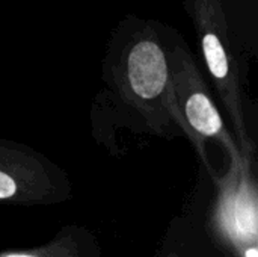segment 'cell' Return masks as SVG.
<instances>
[{
  "mask_svg": "<svg viewBox=\"0 0 258 257\" xmlns=\"http://www.w3.org/2000/svg\"><path fill=\"white\" fill-rule=\"evenodd\" d=\"M175 35V29L160 21L124 17L110 33L103 79L113 111L135 132L192 141L171 82L169 48Z\"/></svg>",
  "mask_w": 258,
  "mask_h": 257,
  "instance_id": "6da1fadb",
  "label": "cell"
},
{
  "mask_svg": "<svg viewBox=\"0 0 258 257\" xmlns=\"http://www.w3.org/2000/svg\"><path fill=\"white\" fill-rule=\"evenodd\" d=\"M195 27L200 50L212 83L234 126V139L243 155H255L245 118L240 62L230 36L228 18L221 0H184Z\"/></svg>",
  "mask_w": 258,
  "mask_h": 257,
  "instance_id": "7a4b0ae2",
  "label": "cell"
},
{
  "mask_svg": "<svg viewBox=\"0 0 258 257\" xmlns=\"http://www.w3.org/2000/svg\"><path fill=\"white\" fill-rule=\"evenodd\" d=\"M169 67L172 89L180 114L190 133V142L197 148L201 161L210 167L204 147L206 139H215L228 155L231 164L230 170L240 173L245 168L246 159L255 155L243 158L234 136L222 120L195 55L178 32L169 48Z\"/></svg>",
  "mask_w": 258,
  "mask_h": 257,
  "instance_id": "3957f363",
  "label": "cell"
},
{
  "mask_svg": "<svg viewBox=\"0 0 258 257\" xmlns=\"http://www.w3.org/2000/svg\"><path fill=\"white\" fill-rule=\"evenodd\" d=\"M71 198L73 183L62 167L30 145L0 138V203L45 208Z\"/></svg>",
  "mask_w": 258,
  "mask_h": 257,
  "instance_id": "277c9868",
  "label": "cell"
},
{
  "mask_svg": "<svg viewBox=\"0 0 258 257\" xmlns=\"http://www.w3.org/2000/svg\"><path fill=\"white\" fill-rule=\"evenodd\" d=\"M0 257H104L103 247L92 230L70 224L57 230L47 242L18 250H2Z\"/></svg>",
  "mask_w": 258,
  "mask_h": 257,
  "instance_id": "5b68a950",
  "label": "cell"
},
{
  "mask_svg": "<svg viewBox=\"0 0 258 257\" xmlns=\"http://www.w3.org/2000/svg\"><path fill=\"white\" fill-rule=\"evenodd\" d=\"M240 257H258V244H254V245L246 247V248L240 253Z\"/></svg>",
  "mask_w": 258,
  "mask_h": 257,
  "instance_id": "8992f818",
  "label": "cell"
},
{
  "mask_svg": "<svg viewBox=\"0 0 258 257\" xmlns=\"http://www.w3.org/2000/svg\"><path fill=\"white\" fill-rule=\"evenodd\" d=\"M159 257H183V256H180L175 250H172L171 247H166L165 250H163V253L160 254Z\"/></svg>",
  "mask_w": 258,
  "mask_h": 257,
  "instance_id": "52a82bcc",
  "label": "cell"
}]
</instances>
